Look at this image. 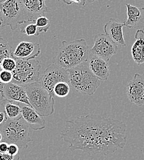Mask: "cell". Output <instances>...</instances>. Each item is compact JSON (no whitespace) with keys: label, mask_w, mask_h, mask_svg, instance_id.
<instances>
[{"label":"cell","mask_w":144,"mask_h":160,"mask_svg":"<svg viewBox=\"0 0 144 160\" xmlns=\"http://www.w3.org/2000/svg\"><path fill=\"white\" fill-rule=\"evenodd\" d=\"M126 129L120 120L91 114L66 121L60 136L71 151L106 156L124 148Z\"/></svg>","instance_id":"6da1fadb"},{"label":"cell","mask_w":144,"mask_h":160,"mask_svg":"<svg viewBox=\"0 0 144 160\" xmlns=\"http://www.w3.org/2000/svg\"><path fill=\"white\" fill-rule=\"evenodd\" d=\"M90 57L88 46L84 39L62 41V47L53 57L52 62L66 70L88 62Z\"/></svg>","instance_id":"7a4b0ae2"},{"label":"cell","mask_w":144,"mask_h":160,"mask_svg":"<svg viewBox=\"0 0 144 160\" xmlns=\"http://www.w3.org/2000/svg\"><path fill=\"white\" fill-rule=\"evenodd\" d=\"M29 128V124L23 117L19 120L7 118L1 124L0 140L9 144H16L24 150L33 141L30 136Z\"/></svg>","instance_id":"3957f363"},{"label":"cell","mask_w":144,"mask_h":160,"mask_svg":"<svg viewBox=\"0 0 144 160\" xmlns=\"http://www.w3.org/2000/svg\"><path fill=\"white\" fill-rule=\"evenodd\" d=\"M23 86L26 91L31 107L41 117H48L54 113V97L42 86L40 81Z\"/></svg>","instance_id":"277c9868"},{"label":"cell","mask_w":144,"mask_h":160,"mask_svg":"<svg viewBox=\"0 0 144 160\" xmlns=\"http://www.w3.org/2000/svg\"><path fill=\"white\" fill-rule=\"evenodd\" d=\"M71 86L78 92L90 96L95 94L101 84L99 80L83 63L67 70Z\"/></svg>","instance_id":"5b68a950"},{"label":"cell","mask_w":144,"mask_h":160,"mask_svg":"<svg viewBox=\"0 0 144 160\" xmlns=\"http://www.w3.org/2000/svg\"><path fill=\"white\" fill-rule=\"evenodd\" d=\"M17 62L16 70L12 72V82L24 86L40 80L39 73L41 66L38 60L22 59L12 56Z\"/></svg>","instance_id":"8992f818"},{"label":"cell","mask_w":144,"mask_h":160,"mask_svg":"<svg viewBox=\"0 0 144 160\" xmlns=\"http://www.w3.org/2000/svg\"><path fill=\"white\" fill-rule=\"evenodd\" d=\"M1 27L9 26L12 30L17 28L19 24L25 23V15L21 1L6 0L0 5Z\"/></svg>","instance_id":"52a82bcc"},{"label":"cell","mask_w":144,"mask_h":160,"mask_svg":"<svg viewBox=\"0 0 144 160\" xmlns=\"http://www.w3.org/2000/svg\"><path fill=\"white\" fill-rule=\"evenodd\" d=\"M39 81L42 86L54 97L53 89L57 84L62 81L69 83V73L67 70L52 63L45 69Z\"/></svg>","instance_id":"ba28073f"},{"label":"cell","mask_w":144,"mask_h":160,"mask_svg":"<svg viewBox=\"0 0 144 160\" xmlns=\"http://www.w3.org/2000/svg\"><path fill=\"white\" fill-rule=\"evenodd\" d=\"M118 50V46L105 33H100L95 37L94 44L90 52L109 62L110 58L117 53Z\"/></svg>","instance_id":"9c48e42d"},{"label":"cell","mask_w":144,"mask_h":160,"mask_svg":"<svg viewBox=\"0 0 144 160\" xmlns=\"http://www.w3.org/2000/svg\"><path fill=\"white\" fill-rule=\"evenodd\" d=\"M1 99L12 102H20L30 107L28 97L23 86L12 82L8 84L1 82Z\"/></svg>","instance_id":"30bf717a"},{"label":"cell","mask_w":144,"mask_h":160,"mask_svg":"<svg viewBox=\"0 0 144 160\" xmlns=\"http://www.w3.org/2000/svg\"><path fill=\"white\" fill-rule=\"evenodd\" d=\"M128 98L137 106L144 105V78L140 74L136 73L126 87Z\"/></svg>","instance_id":"8fae6325"},{"label":"cell","mask_w":144,"mask_h":160,"mask_svg":"<svg viewBox=\"0 0 144 160\" xmlns=\"http://www.w3.org/2000/svg\"><path fill=\"white\" fill-rule=\"evenodd\" d=\"M46 0H21L25 15V23L35 22L47 12ZM23 23V24H25Z\"/></svg>","instance_id":"7c38bea8"},{"label":"cell","mask_w":144,"mask_h":160,"mask_svg":"<svg viewBox=\"0 0 144 160\" xmlns=\"http://www.w3.org/2000/svg\"><path fill=\"white\" fill-rule=\"evenodd\" d=\"M19 104L21 108L23 118L34 131H41L46 127V121L33 108L23 103Z\"/></svg>","instance_id":"4fadbf2b"},{"label":"cell","mask_w":144,"mask_h":160,"mask_svg":"<svg viewBox=\"0 0 144 160\" xmlns=\"http://www.w3.org/2000/svg\"><path fill=\"white\" fill-rule=\"evenodd\" d=\"M127 19L124 22V26L137 30H144V8H138L126 4Z\"/></svg>","instance_id":"5bb4252c"},{"label":"cell","mask_w":144,"mask_h":160,"mask_svg":"<svg viewBox=\"0 0 144 160\" xmlns=\"http://www.w3.org/2000/svg\"><path fill=\"white\" fill-rule=\"evenodd\" d=\"M124 26V23H121L114 19H110L104 28L107 36L120 48L126 46L123 32Z\"/></svg>","instance_id":"9a60e30c"},{"label":"cell","mask_w":144,"mask_h":160,"mask_svg":"<svg viewBox=\"0 0 144 160\" xmlns=\"http://www.w3.org/2000/svg\"><path fill=\"white\" fill-rule=\"evenodd\" d=\"M40 46L31 42L21 41L16 47L12 56L22 59H35L41 53Z\"/></svg>","instance_id":"2e32d148"},{"label":"cell","mask_w":144,"mask_h":160,"mask_svg":"<svg viewBox=\"0 0 144 160\" xmlns=\"http://www.w3.org/2000/svg\"><path fill=\"white\" fill-rule=\"evenodd\" d=\"M88 61L89 68L99 80L105 81L108 79L109 77V67L107 61L91 54Z\"/></svg>","instance_id":"e0dca14e"},{"label":"cell","mask_w":144,"mask_h":160,"mask_svg":"<svg viewBox=\"0 0 144 160\" xmlns=\"http://www.w3.org/2000/svg\"><path fill=\"white\" fill-rule=\"evenodd\" d=\"M136 41L131 48L134 61L138 65L144 63V30H137L135 34Z\"/></svg>","instance_id":"ac0fdd59"},{"label":"cell","mask_w":144,"mask_h":160,"mask_svg":"<svg viewBox=\"0 0 144 160\" xmlns=\"http://www.w3.org/2000/svg\"><path fill=\"white\" fill-rule=\"evenodd\" d=\"M1 107L4 108V112L8 119L19 120L22 118L21 108L19 102L14 103L12 102L1 99Z\"/></svg>","instance_id":"d6986e66"},{"label":"cell","mask_w":144,"mask_h":160,"mask_svg":"<svg viewBox=\"0 0 144 160\" xmlns=\"http://www.w3.org/2000/svg\"><path fill=\"white\" fill-rule=\"evenodd\" d=\"M70 91V86L69 82L62 81L56 84L54 88L53 92L55 96L59 98L66 97Z\"/></svg>","instance_id":"ffe728a7"},{"label":"cell","mask_w":144,"mask_h":160,"mask_svg":"<svg viewBox=\"0 0 144 160\" xmlns=\"http://www.w3.org/2000/svg\"><path fill=\"white\" fill-rule=\"evenodd\" d=\"M12 53V46L7 41L1 38L0 39V61L11 57Z\"/></svg>","instance_id":"44dd1931"},{"label":"cell","mask_w":144,"mask_h":160,"mask_svg":"<svg viewBox=\"0 0 144 160\" xmlns=\"http://www.w3.org/2000/svg\"><path fill=\"white\" fill-rule=\"evenodd\" d=\"M17 67V62L13 57L4 59L1 62V68L2 70L13 72Z\"/></svg>","instance_id":"7402d4cb"},{"label":"cell","mask_w":144,"mask_h":160,"mask_svg":"<svg viewBox=\"0 0 144 160\" xmlns=\"http://www.w3.org/2000/svg\"><path fill=\"white\" fill-rule=\"evenodd\" d=\"M21 33H25L28 36H38L39 32L36 23H30L24 26L21 25Z\"/></svg>","instance_id":"603a6c76"},{"label":"cell","mask_w":144,"mask_h":160,"mask_svg":"<svg viewBox=\"0 0 144 160\" xmlns=\"http://www.w3.org/2000/svg\"><path fill=\"white\" fill-rule=\"evenodd\" d=\"M35 23L36 24L39 33H46L50 28V20L47 19L45 16H43L38 18L36 21Z\"/></svg>","instance_id":"cb8c5ba5"},{"label":"cell","mask_w":144,"mask_h":160,"mask_svg":"<svg viewBox=\"0 0 144 160\" xmlns=\"http://www.w3.org/2000/svg\"><path fill=\"white\" fill-rule=\"evenodd\" d=\"M0 81L1 82L4 84H8L13 81V73L12 72L2 70L0 73Z\"/></svg>","instance_id":"d4e9b609"},{"label":"cell","mask_w":144,"mask_h":160,"mask_svg":"<svg viewBox=\"0 0 144 160\" xmlns=\"http://www.w3.org/2000/svg\"><path fill=\"white\" fill-rule=\"evenodd\" d=\"M19 147L14 143H11L9 145V148L7 153L12 156H16L19 155Z\"/></svg>","instance_id":"484cf974"},{"label":"cell","mask_w":144,"mask_h":160,"mask_svg":"<svg viewBox=\"0 0 144 160\" xmlns=\"http://www.w3.org/2000/svg\"><path fill=\"white\" fill-rule=\"evenodd\" d=\"M20 156L19 155L12 156L6 153H0V160H19Z\"/></svg>","instance_id":"4316f807"},{"label":"cell","mask_w":144,"mask_h":160,"mask_svg":"<svg viewBox=\"0 0 144 160\" xmlns=\"http://www.w3.org/2000/svg\"><path fill=\"white\" fill-rule=\"evenodd\" d=\"M9 143L1 142L0 143V153H6L7 152L8 148H9Z\"/></svg>","instance_id":"83f0119b"},{"label":"cell","mask_w":144,"mask_h":160,"mask_svg":"<svg viewBox=\"0 0 144 160\" xmlns=\"http://www.w3.org/2000/svg\"><path fill=\"white\" fill-rule=\"evenodd\" d=\"M7 119L5 113L4 112H1L0 113V124H2L4 121Z\"/></svg>","instance_id":"f1b7e54d"},{"label":"cell","mask_w":144,"mask_h":160,"mask_svg":"<svg viewBox=\"0 0 144 160\" xmlns=\"http://www.w3.org/2000/svg\"><path fill=\"white\" fill-rule=\"evenodd\" d=\"M63 1H64V2H65L66 4H67L68 5H71V4H72V0H63Z\"/></svg>","instance_id":"f546056e"},{"label":"cell","mask_w":144,"mask_h":160,"mask_svg":"<svg viewBox=\"0 0 144 160\" xmlns=\"http://www.w3.org/2000/svg\"><path fill=\"white\" fill-rule=\"evenodd\" d=\"M6 0H0V2L1 3V2H4Z\"/></svg>","instance_id":"4dcf8cb0"},{"label":"cell","mask_w":144,"mask_h":160,"mask_svg":"<svg viewBox=\"0 0 144 160\" xmlns=\"http://www.w3.org/2000/svg\"><path fill=\"white\" fill-rule=\"evenodd\" d=\"M58 1H60V0H58Z\"/></svg>","instance_id":"1f68e13d"}]
</instances>
